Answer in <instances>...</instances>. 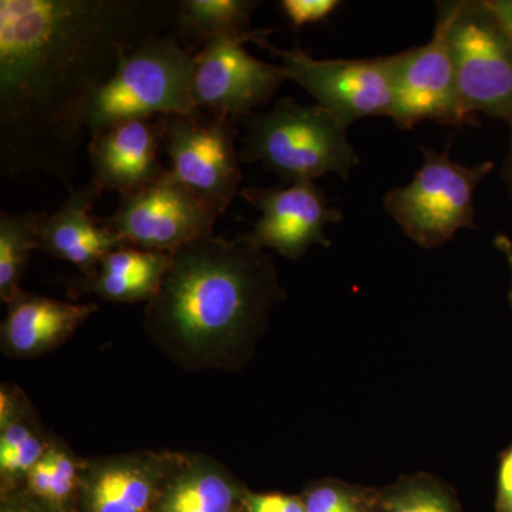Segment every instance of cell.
<instances>
[{"instance_id":"1","label":"cell","mask_w":512,"mask_h":512,"mask_svg":"<svg viewBox=\"0 0 512 512\" xmlns=\"http://www.w3.org/2000/svg\"><path fill=\"white\" fill-rule=\"evenodd\" d=\"M178 0H0V173L73 190L86 116L124 55L171 32Z\"/></svg>"},{"instance_id":"31","label":"cell","mask_w":512,"mask_h":512,"mask_svg":"<svg viewBox=\"0 0 512 512\" xmlns=\"http://www.w3.org/2000/svg\"><path fill=\"white\" fill-rule=\"evenodd\" d=\"M494 245L501 254L504 255V258L507 259L508 265H510L511 271V291H510V303L512 308V239L507 237L504 234H498L497 237L494 238Z\"/></svg>"},{"instance_id":"10","label":"cell","mask_w":512,"mask_h":512,"mask_svg":"<svg viewBox=\"0 0 512 512\" xmlns=\"http://www.w3.org/2000/svg\"><path fill=\"white\" fill-rule=\"evenodd\" d=\"M387 57L393 87L390 119L397 127L413 130L426 120L460 127L471 123L461 110L444 3H440L430 42Z\"/></svg>"},{"instance_id":"16","label":"cell","mask_w":512,"mask_h":512,"mask_svg":"<svg viewBox=\"0 0 512 512\" xmlns=\"http://www.w3.org/2000/svg\"><path fill=\"white\" fill-rule=\"evenodd\" d=\"M164 460L119 457L97 463L86 480L90 512H147L156 495Z\"/></svg>"},{"instance_id":"26","label":"cell","mask_w":512,"mask_h":512,"mask_svg":"<svg viewBox=\"0 0 512 512\" xmlns=\"http://www.w3.org/2000/svg\"><path fill=\"white\" fill-rule=\"evenodd\" d=\"M249 512H306L305 503L285 494H255L248 500Z\"/></svg>"},{"instance_id":"15","label":"cell","mask_w":512,"mask_h":512,"mask_svg":"<svg viewBox=\"0 0 512 512\" xmlns=\"http://www.w3.org/2000/svg\"><path fill=\"white\" fill-rule=\"evenodd\" d=\"M97 311L92 303H72L20 292L9 303L3 340L19 355L42 352L62 342Z\"/></svg>"},{"instance_id":"20","label":"cell","mask_w":512,"mask_h":512,"mask_svg":"<svg viewBox=\"0 0 512 512\" xmlns=\"http://www.w3.org/2000/svg\"><path fill=\"white\" fill-rule=\"evenodd\" d=\"M235 488L227 478L208 468L183 474L168 490L163 512H231Z\"/></svg>"},{"instance_id":"3","label":"cell","mask_w":512,"mask_h":512,"mask_svg":"<svg viewBox=\"0 0 512 512\" xmlns=\"http://www.w3.org/2000/svg\"><path fill=\"white\" fill-rule=\"evenodd\" d=\"M242 163H261L285 183L315 181L326 174L348 180L360 163L348 138V126L319 104L303 106L292 97L276 100L268 111L241 121Z\"/></svg>"},{"instance_id":"14","label":"cell","mask_w":512,"mask_h":512,"mask_svg":"<svg viewBox=\"0 0 512 512\" xmlns=\"http://www.w3.org/2000/svg\"><path fill=\"white\" fill-rule=\"evenodd\" d=\"M103 190L93 181L69 191L62 207L53 214H37L40 247L47 254L92 272L97 262L126 242L101 225L92 215Z\"/></svg>"},{"instance_id":"27","label":"cell","mask_w":512,"mask_h":512,"mask_svg":"<svg viewBox=\"0 0 512 512\" xmlns=\"http://www.w3.org/2000/svg\"><path fill=\"white\" fill-rule=\"evenodd\" d=\"M495 511L512 512V443L500 454Z\"/></svg>"},{"instance_id":"23","label":"cell","mask_w":512,"mask_h":512,"mask_svg":"<svg viewBox=\"0 0 512 512\" xmlns=\"http://www.w3.org/2000/svg\"><path fill=\"white\" fill-rule=\"evenodd\" d=\"M293 28L325 22L339 8L338 0H282L279 3Z\"/></svg>"},{"instance_id":"6","label":"cell","mask_w":512,"mask_h":512,"mask_svg":"<svg viewBox=\"0 0 512 512\" xmlns=\"http://www.w3.org/2000/svg\"><path fill=\"white\" fill-rule=\"evenodd\" d=\"M444 5L464 116L481 113L512 128V43L483 0Z\"/></svg>"},{"instance_id":"11","label":"cell","mask_w":512,"mask_h":512,"mask_svg":"<svg viewBox=\"0 0 512 512\" xmlns=\"http://www.w3.org/2000/svg\"><path fill=\"white\" fill-rule=\"evenodd\" d=\"M245 39L218 37L195 55L192 101L195 109L241 123L268 106L288 74L281 64L256 59Z\"/></svg>"},{"instance_id":"12","label":"cell","mask_w":512,"mask_h":512,"mask_svg":"<svg viewBox=\"0 0 512 512\" xmlns=\"http://www.w3.org/2000/svg\"><path fill=\"white\" fill-rule=\"evenodd\" d=\"M239 194L261 212L254 229L241 237L288 259L301 258L312 245L330 247L326 227L343 220L342 211L329 207L315 181H298L285 188H242Z\"/></svg>"},{"instance_id":"2","label":"cell","mask_w":512,"mask_h":512,"mask_svg":"<svg viewBox=\"0 0 512 512\" xmlns=\"http://www.w3.org/2000/svg\"><path fill=\"white\" fill-rule=\"evenodd\" d=\"M284 295L274 261L238 237L201 238L171 254L147 309L158 338L194 352L237 348L265 325Z\"/></svg>"},{"instance_id":"17","label":"cell","mask_w":512,"mask_h":512,"mask_svg":"<svg viewBox=\"0 0 512 512\" xmlns=\"http://www.w3.org/2000/svg\"><path fill=\"white\" fill-rule=\"evenodd\" d=\"M171 255L136 247H120L103 256L99 271L84 281V292L111 302L148 301L156 296L170 266ZM94 266V268H96Z\"/></svg>"},{"instance_id":"24","label":"cell","mask_w":512,"mask_h":512,"mask_svg":"<svg viewBox=\"0 0 512 512\" xmlns=\"http://www.w3.org/2000/svg\"><path fill=\"white\" fill-rule=\"evenodd\" d=\"M43 456L45 448L39 439L32 436L15 450L0 453V468L3 474L29 473Z\"/></svg>"},{"instance_id":"25","label":"cell","mask_w":512,"mask_h":512,"mask_svg":"<svg viewBox=\"0 0 512 512\" xmlns=\"http://www.w3.org/2000/svg\"><path fill=\"white\" fill-rule=\"evenodd\" d=\"M52 463V501H62L70 493L76 481V467L63 451L49 450L47 451Z\"/></svg>"},{"instance_id":"19","label":"cell","mask_w":512,"mask_h":512,"mask_svg":"<svg viewBox=\"0 0 512 512\" xmlns=\"http://www.w3.org/2000/svg\"><path fill=\"white\" fill-rule=\"evenodd\" d=\"M40 247L37 214L0 212V296L12 302L20 292V281L30 254Z\"/></svg>"},{"instance_id":"9","label":"cell","mask_w":512,"mask_h":512,"mask_svg":"<svg viewBox=\"0 0 512 512\" xmlns=\"http://www.w3.org/2000/svg\"><path fill=\"white\" fill-rule=\"evenodd\" d=\"M218 218L217 212L168 173L143 190L120 195L116 210L100 222L130 247L171 255L211 237Z\"/></svg>"},{"instance_id":"32","label":"cell","mask_w":512,"mask_h":512,"mask_svg":"<svg viewBox=\"0 0 512 512\" xmlns=\"http://www.w3.org/2000/svg\"><path fill=\"white\" fill-rule=\"evenodd\" d=\"M2 512H56L52 508L42 507L35 503H26V501H20V503H12L6 505Z\"/></svg>"},{"instance_id":"5","label":"cell","mask_w":512,"mask_h":512,"mask_svg":"<svg viewBox=\"0 0 512 512\" xmlns=\"http://www.w3.org/2000/svg\"><path fill=\"white\" fill-rule=\"evenodd\" d=\"M423 165L409 184L384 195L387 214L421 248L441 247L460 229L476 228V191L494 170L493 161L463 165L448 151L421 147Z\"/></svg>"},{"instance_id":"33","label":"cell","mask_w":512,"mask_h":512,"mask_svg":"<svg viewBox=\"0 0 512 512\" xmlns=\"http://www.w3.org/2000/svg\"><path fill=\"white\" fill-rule=\"evenodd\" d=\"M503 180L507 185V190L510 192L512 200V128L510 133V144H508L507 157H505L503 165Z\"/></svg>"},{"instance_id":"18","label":"cell","mask_w":512,"mask_h":512,"mask_svg":"<svg viewBox=\"0 0 512 512\" xmlns=\"http://www.w3.org/2000/svg\"><path fill=\"white\" fill-rule=\"evenodd\" d=\"M259 5L255 0H178L173 30L194 55L218 37H238L252 43L271 33L251 28L252 13Z\"/></svg>"},{"instance_id":"13","label":"cell","mask_w":512,"mask_h":512,"mask_svg":"<svg viewBox=\"0 0 512 512\" xmlns=\"http://www.w3.org/2000/svg\"><path fill=\"white\" fill-rule=\"evenodd\" d=\"M163 143V121L144 117L121 121L89 137L92 181L103 191L133 194L158 183L168 168L158 160Z\"/></svg>"},{"instance_id":"28","label":"cell","mask_w":512,"mask_h":512,"mask_svg":"<svg viewBox=\"0 0 512 512\" xmlns=\"http://www.w3.org/2000/svg\"><path fill=\"white\" fill-rule=\"evenodd\" d=\"M30 490L37 495V497L52 498V463H50L49 454L47 451L45 456L37 461L35 467L28 473Z\"/></svg>"},{"instance_id":"29","label":"cell","mask_w":512,"mask_h":512,"mask_svg":"<svg viewBox=\"0 0 512 512\" xmlns=\"http://www.w3.org/2000/svg\"><path fill=\"white\" fill-rule=\"evenodd\" d=\"M485 8L512 43V0H483Z\"/></svg>"},{"instance_id":"21","label":"cell","mask_w":512,"mask_h":512,"mask_svg":"<svg viewBox=\"0 0 512 512\" xmlns=\"http://www.w3.org/2000/svg\"><path fill=\"white\" fill-rule=\"evenodd\" d=\"M382 512H458L454 498L429 476L407 477L390 488L380 503Z\"/></svg>"},{"instance_id":"22","label":"cell","mask_w":512,"mask_h":512,"mask_svg":"<svg viewBox=\"0 0 512 512\" xmlns=\"http://www.w3.org/2000/svg\"><path fill=\"white\" fill-rule=\"evenodd\" d=\"M303 503L306 512H366L365 495L338 481L315 485Z\"/></svg>"},{"instance_id":"8","label":"cell","mask_w":512,"mask_h":512,"mask_svg":"<svg viewBox=\"0 0 512 512\" xmlns=\"http://www.w3.org/2000/svg\"><path fill=\"white\" fill-rule=\"evenodd\" d=\"M252 43L276 57L288 79L315 97L320 107L338 117L345 126L366 117L392 114L389 57L319 60L298 47L279 49L266 37Z\"/></svg>"},{"instance_id":"4","label":"cell","mask_w":512,"mask_h":512,"mask_svg":"<svg viewBox=\"0 0 512 512\" xmlns=\"http://www.w3.org/2000/svg\"><path fill=\"white\" fill-rule=\"evenodd\" d=\"M194 72L195 55L174 30L150 37L124 55L113 79L94 97L87 136L121 121L191 113Z\"/></svg>"},{"instance_id":"7","label":"cell","mask_w":512,"mask_h":512,"mask_svg":"<svg viewBox=\"0 0 512 512\" xmlns=\"http://www.w3.org/2000/svg\"><path fill=\"white\" fill-rule=\"evenodd\" d=\"M161 121L168 173L221 217L241 192L237 121L198 109Z\"/></svg>"},{"instance_id":"30","label":"cell","mask_w":512,"mask_h":512,"mask_svg":"<svg viewBox=\"0 0 512 512\" xmlns=\"http://www.w3.org/2000/svg\"><path fill=\"white\" fill-rule=\"evenodd\" d=\"M33 434L30 433L28 427L23 424L9 423L8 426L3 427L2 437H0V453H8V451L15 450L20 444L25 443L30 439Z\"/></svg>"}]
</instances>
